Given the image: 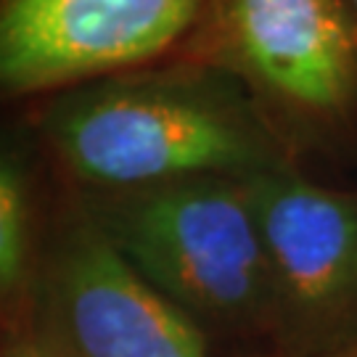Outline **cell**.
<instances>
[{"label":"cell","mask_w":357,"mask_h":357,"mask_svg":"<svg viewBox=\"0 0 357 357\" xmlns=\"http://www.w3.org/2000/svg\"><path fill=\"white\" fill-rule=\"evenodd\" d=\"M85 215L119 255L199 326H278V296L243 178H191L98 193Z\"/></svg>","instance_id":"cell-1"},{"label":"cell","mask_w":357,"mask_h":357,"mask_svg":"<svg viewBox=\"0 0 357 357\" xmlns=\"http://www.w3.org/2000/svg\"><path fill=\"white\" fill-rule=\"evenodd\" d=\"M48 141L77 180L103 193L281 167L238 103L185 77L114 79L56 106Z\"/></svg>","instance_id":"cell-2"},{"label":"cell","mask_w":357,"mask_h":357,"mask_svg":"<svg viewBox=\"0 0 357 357\" xmlns=\"http://www.w3.org/2000/svg\"><path fill=\"white\" fill-rule=\"evenodd\" d=\"M29 326L48 357H209L202 326L156 291L85 212L40 270Z\"/></svg>","instance_id":"cell-3"},{"label":"cell","mask_w":357,"mask_h":357,"mask_svg":"<svg viewBox=\"0 0 357 357\" xmlns=\"http://www.w3.org/2000/svg\"><path fill=\"white\" fill-rule=\"evenodd\" d=\"M178 53L299 114H344L357 96L355 26L349 3L339 0L204 3Z\"/></svg>","instance_id":"cell-4"},{"label":"cell","mask_w":357,"mask_h":357,"mask_svg":"<svg viewBox=\"0 0 357 357\" xmlns=\"http://www.w3.org/2000/svg\"><path fill=\"white\" fill-rule=\"evenodd\" d=\"M196 0H8L0 3V90L24 96L128 72L178 51Z\"/></svg>","instance_id":"cell-5"},{"label":"cell","mask_w":357,"mask_h":357,"mask_svg":"<svg viewBox=\"0 0 357 357\" xmlns=\"http://www.w3.org/2000/svg\"><path fill=\"white\" fill-rule=\"evenodd\" d=\"M265 243L278 328L320 339L357 307V191H339L286 167L246 175Z\"/></svg>","instance_id":"cell-6"},{"label":"cell","mask_w":357,"mask_h":357,"mask_svg":"<svg viewBox=\"0 0 357 357\" xmlns=\"http://www.w3.org/2000/svg\"><path fill=\"white\" fill-rule=\"evenodd\" d=\"M22 162L0 153V331L32 315L40 270L32 257V204Z\"/></svg>","instance_id":"cell-7"},{"label":"cell","mask_w":357,"mask_h":357,"mask_svg":"<svg viewBox=\"0 0 357 357\" xmlns=\"http://www.w3.org/2000/svg\"><path fill=\"white\" fill-rule=\"evenodd\" d=\"M0 357H48V352L43 349L26 320L22 326L0 331Z\"/></svg>","instance_id":"cell-8"},{"label":"cell","mask_w":357,"mask_h":357,"mask_svg":"<svg viewBox=\"0 0 357 357\" xmlns=\"http://www.w3.org/2000/svg\"><path fill=\"white\" fill-rule=\"evenodd\" d=\"M323 357H357V336L349 339V342H344L342 347L331 349V352H326Z\"/></svg>","instance_id":"cell-9"},{"label":"cell","mask_w":357,"mask_h":357,"mask_svg":"<svg viewBox=\"0 0 357 357\" xmlns=\"http://www.w3.org/2000/svg\"><path fill=\"white\" fill-rule=\"evenodd\" d=\"M349 16H352V26H355V40H357V0L349 3Z\"/></svg>","instance_id":"cell-10"}]
</instances>
